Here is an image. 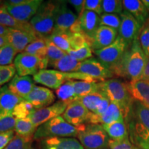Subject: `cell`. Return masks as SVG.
Returning <instances> with one entry per match:
<instances>
[{
  "mask_svg": "<svg viewBox=\"0 0 149 149\" xmlns=\"http://www.w3.org/2000/svg\"><path fill=\"white\" fill-rule=\"evenodd\" d=\"M8 88V85L0 88V113H13L17 105L24 101Z\"/></svg>",
  "mask_w": 149,
  "mask_h": 149,
  "instance_id": "cb8c5ba5",
  "label": "cell"
},
{
  "mask_svg": "<svg viewBox=\"0 0 149 149\" xmlns=\"http://www.w3.org/2000/svg\"><path fill=\"white\" fill-rule=\"evenodd\" d=\"M77 19L78 17L68 8L66 1H57L53 32H68Z\"/></svg>",
  "mask_w": 149,
  "mask_h": 149,
  "instance_id": "5bb4252c",
  "label": "cell"
},
{
  "mask_svg": "<svg viewBox=\"0 0 149 149\" xmlns=\"http://www.w3.org/2000/svg\"><path fill=\"white\" fill-rule=\"evenodd\" d=\"M123 3L120 0H103L102 10L104 13L121 14L123 12Z\"/></svg>",
  "mask_w": 149,
  "mask_h": 149,
  "instance_id": "60d3db41",
  "label": "cell"
},
{
  "mask_svg": "<svg viewBox=\"0 0 149 149\" xmlns=\"http://www.w3.org/2000/svg\"><path fill=\"white\" fill-rule=\"evenodd\" d=\"M24 100L32 104L35 110H37L51 106L55 100V96L50 89L35 86Z\"/></svg>",
  "mask_w": 149,
  "mask_h": 149,
  "instance_id": "d6986e66",
  "label": "cell"
},
{
  "mask_svg": "<svg viewBox=\"0 0 149 149\" xmlns=\"http://www.w3.org/2000/svg\"><path fill=\"white\" fill-rule=\"evenodd\" d=\"M16 69L14 64L0 66V86L9 82L15 75Z\"/></svg>",
  "mask_w": 149,
  "mask_h": 149,
  "instance_id": "b9f144b4",
  "label": "cell"
},
{
  "mask_svg": "<svg viewBox=\"0 0 149 149\" xmlns=\"http://www.w3.org/2000/svg\"><path fill=\"white\" fill-rule=\"evenodd\" d=\"M35 111V109L32 104L24 100L16 106L12 114L16 119H25Z\"/></svg>",
  "mask_w": 149,
  "mask_h": 149,
  "instance_id": "e575fe53",
  "label": "cell"
},
{
  "mask_svg": "<svg viewBox=\"0 0 149 149\" xmlns=\"http://www.w3.org/2000/svg\"><path fill=\"white\" fill-rule=\"evenodd\" d=\"M103 149H108V148H103Z\"/></svg>",
  "mask_w": 149,
  "mask_h": 149,
  "instance_id": "91938a15",
  "label": "cell"
},
{
  "mask_svg": "<svg viewBox=\"0 0 149 149\" xmlns=\"http://www.w3.org/2000/svg\"><path fill=\"white\" fill-rule=\"evenodd\" d=\"M91 115V112L76 100L68 104L61 116L68 124L79 126L88 122Z\"/></svg>",
  "mask_w": 149,
  "mask_h": 149,
  "instance_id": "ac0fdd59",
  "label": "cell"
},
{
  "mask_svg": "<svg viewBox=\"0 0 149 149\" xmlns=\"http://www.w3.org/2000/svg\"><path fill=\"white\" fill-rule=\"evenodd\" d=\"M120 24V16L117 14L103 13L100 16V26L111 28L118 31Z\"/></svg>",
  "mask_w": 149,
  "mask_h": 149,
  "instance_id": "d590c367",
  "label": "cell"
},
{
  "mask_svg": "<svg viewBox=\"0 0 149 149\" xmlns=\"http://www.w3.org/2000/svg\"><path fill=\"white\" fill-rule=\"evenodd\" d=\"M100 91L103 93L111 102L122 110L124 118L128 116L133 99L128 91L126 84L120 79H109L98 83Z\"/></svg>",
  "mask_w": 149,
  "mask_h": 149,
  "instance_id": "7a4b0ae2",
  "label": "cell"
},
{
  "mask_svg": "<svg viewBox=\"0 0 149 149\" xmlns=\"http://www.w3.org/2000/svg\"><path fill=\"white\" fill-rule=\"evenodd\" d=\"M132 139L142 149H149V109L136 102L131 126Z\"/></svg>",
  "mask_w": 149,
  "mask_h": 149,
  "instance_id": "277c9868",
  "label": "cell"
},
{
  "mask_svg": "<svg viewBox=\"0 0 149 149\" xmlns=\"http://www.w3.org/2000/svg\"><path fill=\"white\" fill-rule=\"evenodd\" d=\"M88 76L97 81H103L113 76L110 68L99 60L98 59L90 58L81 61L77 71Z\"/></svg>",
  "mask_w": 149,
  "mask_h": 149,
  "instance_id": "30bf717a",
  "label": "cell"
},
{
  "mask_svg": "<svg viewBox=\"0 0 149 149\" xmlns=\"http://www.w3.org/2000/svg\"><path fill=\"white\" fill-rule=\"evenodd\" d=\"M124 10L135 17L142 26L148 17V10L141 0H124L122 1Z\"/></svg>",
  "mask_w": 149,
  "mask_h": 149,
  "instance_id": "484cf974",
  "label": "cell"
},
{
  "mask_svg": "<svg viewBox=\"0 0 149 149\" xmlns=\"http://www.w3.org/2000/svg\"><path fill=\"white\" fill-rule=\"evenodd\" d=\"M68 54L73 57L76 60L79 62L86 60L92 57V48L89 46L88 44H86L82 48L77 51H70Z\"/></svg>",
  "mask_w": 149,
  "mask_h": 149,
  "instance_id": "7bdbcfd3",
  "label": "cell"
},
{
  "mask_svg": "<svg viewBox=\"0 0 149 149\" xmlns=\"http://www.w3.org/2000/svg\"><path fill=\"white\" fill-rule=\"evenodd\" d=\"M69 42L71 51H77L87 43L84 35L81 33H71L70 32Z\"/></svg>",
  "mask_w": 149,
  "mask_h": 149,
  "instance_id": "ee69618b",
  "label": "cell"
},
{
  "mask_svg": "<svg viewBox=\"0 0 149 149\" xmlns=\"http://www.w3.org/2000/svg\"><path fill=\"white\" fill-rule=\"evenodd\" d=\"M141 1H142L143 3H144L145 6L146 7V8L148 9L149 12V0H141Z\"/></svg>",
  "mask_w": 149,
  "mask_h": 149,
  "instance_id": "9f6ffc18",
  "label": "cell"
},
{
  "mask_svg": "<svg viewBox=\"0 0 149 149\" xmlns=\"http://www.w3.org/2000/svg\"><path fill=\"white\" fill-rule=\"evenodd\" d=\"M56 95L60 101L69 104L77 100L72 84V80H69L61 85L55 91Z\"/></svg>",
  "mask_w": 149,
  "mask_h": 149,
  "instance_id": "d6a6232c",
  "label": "cell"
},
{
  "mask_svg": "<svg viewBox=\"0 0 149 149\" xmlns=\"http://www.w3.org/2000/svg\"><path fill=\"white\" fill-rule=\"evenodd\" d=\"M24 149H35V148L32 146V144H31V141H29V142H28L27 144H26L25 148Z\"/></svg>",
  "mask_w": 149,
  "mask_h": 149,
  "instance_id": "11a10c76",
  "label": "cell"
},
{
  "mask_svg": "<svg viewBox=\"0 0 149 149\" xmlns=\"http://www.w3.org/2000/svg\"><path fill=\"white\" fill-rule=\"evenodd\" d=\"M105 97V95L103 93L98 91L77 99V101L82 104L85 108H86L89 111L94 113L99 105Z\"/></svg>",
  "mask_w": 149,
  "mask_h": 149,
  "instance_id": "4dcf8cb0",
  "label": "cell"
},
{
  "mask_svg": "<svg viewBox=\"0 0 149 149\" xmlns=\"http://www.w3.org/2000/svg\"><path fill=\"white\" fill-rule=\"evenodd\" d=\"M56 2L44 1L30 21L31 26L40 36L48 37L53 33L55 23Z\"/></svg>",
  "mask_w": 149,
  "mask_h": 149,
  "instance_id": "5b68a950",
  "label": "cell"
},
{
  "mask_svg": "<svg viewBox=\"0 0 149 149\" xmlns=\"http://www.w3.org/2000/svg\"><path fill=\"white\" fill-rule=\"evenodd\" d=\"M8 44V41H7L6 37L5 36H0V48L2 46Z\"/></svg>",
  "mask_w": 149,
  "mask_h": 149,
  "instance_id": "db71d44e",
  "label": "cell"
},
{
  "mask_svg": "<svg viewBox=\"0 0 149 149\" xmlns=\"http://www.w3.org/2000/svg\"><path fill=\"white\" fill-rule=\"evenodd\" d=\"M79 61L76 60L73 57L67 54L59 60L48 64L50 66L63 72H75L80 64Z\"/></svg>",
  "mask_w": 149,
  "mask_h": 149,
  "instance_id": "83f0119b",
  "label": "cell"
},
{
  "mask_svg": "<svg viewBox=\"0 0 149 149\" xmlns=\"http://www.w3.org/2000/svg\"><path fill=\"white\" fill-rule=\"evenodd\" d=\"M126 84L133 100L139 102L149 109V81L139 79Z\"/></svg>",
  "mask_w": 149,
  "mask_h": 149,
  "instance_id": "44dd1931",
  "label": "cell"
},
{
  "mask_svg": "<svg viewBox=\"0 0 149 149\" xmlns=\"http://www.w3.org/2000/svg\"><path fill=\"white\" fill-rule=\"evenodd\" d=\"M48 63L47 58L41 59L25 53L19 54L14 61L16 72L19 76H34L40 70L46 69Z\"/></svg>",
  "mask_w": 149,
  "mask_h": 149,
  "instance_id": "52a82bcc",
  "label": "cell"
},
{
  "mask_svg": "<svg viewBox=\"0 0 149 149\" xmlns=\"http://www.w3.org/2000/svg\"><path fill=\"white\" fill-rule=\"evenodd\" d=\"M138 40L145 55L149 58V18L143 24L139 31Z\"/></svg>",
  "mask_w": 149,
  "mask_h": 149,
  "instance_id": "f35d334b",
  "label": "cell"
},
{
  "mask_svg": "<svg viewBox=\"0 0 149 149\" xmlns=\"http://www.w3.org/2000/svg\"><path fill=\"white\" fill-rule=\"evenodd\" d=\"M29 141H31V138L16 135L4 149H24L26 144Z\"/></svg>",
  "mask_w": 149,
  "mask_h": 149,
  "instance_id": "f6af8a7d",
  "label": "cell"
},
{
  "mask_svg": "<svg viewBox=\"0 0 149 149\" xmlns=\"http://www.w3.org/2000/svg\"><path fill=\"white\" fill-rule=\"evenodd\" d=\"M72 84L77 99L100 91L98 83L96 82L72 80Z\"/></svg>",
  "mask_w": 149,
  "mask_h": 149,
  "instance_id": "f546056e",
  "label": "cell"
},
{
  "mask_svg": "<svg viewBox=\"0 0 149 149\" xmlns=\"http://www.w3.org/2000/svg\"><path fill=\"white\" fill-rule=\"evenodd\" d=\"M147 61L148 57L143 51L137 37L111 70L113 74L130 81L137 80L142 75Z\"/></svg>",
  "mask_w": 149,
  "mask_h": 149,
  "instance_id": "6da1fadb",
  "label": "cell"
},
{
  "mask_svg": "<svg viewBox=\"0 0 149 149\" xmlns=\"http://www.w3.org/2000/svg\"><path fill=\"white\" fill-rule=\"evenodd\" d=\"M109 147L110 149H133L134 146H133L131 143L128 139L127 138L123 139V140L117 141L111 139L109 141Z\"/></svg>",
  "mask_w": 149,
  "mask_h": 149,
  "instance_id": "7dc6e473",
  "label": "cell"
},
{
  "mask_svg": "<svg viewBox=\"0 0 149 149\" xmlns=\"http://www.w3.org/2000/svg\"><path fill=\"white\" fill-rule=\"evenodd\" d=\"M46 46H47V58L49 63L59 60L68 54L66 52L57 47L48 37H46Z\"/></svg>",
  "mask_w": 149,
  "mask_h": 149,
  "instance_id": "8d00e7d4",
  "label": "cell"
},
{
  "mask_svg": "<svg viewBox=\"0 0 149 149\" xmlns=\"http://www.w3.org/2000/svg\"><path fill=\"white\" fill-rule=\"evenodd\" d=\"M128 46H129L118 36L116 40L111 45L94 51V53L102 64L111 69L122 58Z\"/></svg>",
  "mask_w": 149,
  "mask_h": 149,
  "instance_id": "ba28073f",
  "label": "cell"
},
{
  "mask_svg": "<svg viewBox=\"0 0 149 149\" xmlns=\"http://www.w3.org/2000/svg\"><path fill=\"white\" fill-rule=\"evenodd\" d=\"M8 31V28L0 25V36H5Z\"/></svg>",
  "mask_w": 149,
  "mask_h": 149,
  "instance_id": "f5cc1de1",
  "label": "cell"
},
{
  "mask_svg": "<svg viewBox=\"0 0 149 149\" xmlns=\"http://www.w3.org/2000/svg\"><path fill=\"white\" fill-rule=\"evenodd\" d=\"M133 149H142V148H138V147H134Z\"/></svg>",
  "mask_w": 149,
  "mask_h": 149,
  "instance_id": "680465c9",
  "label": "cell"
},
{
  "mask_svg": "<svg viewBox=\"0 0 149 149\" xmlns=\"http://www.w3.org/2000/svg\"><path fill=\"white\" fill-rule=\"evenodd\" d=\"M99 27L100 15L93 11L84 10L70 28V31L73 33H81L84 35L88 43V41L93 37Z\"/></svg>",
  "mask_w": 149,
  "mask_h": 149,
  "instance_id": "9c48e42d",
  "label": "cell"
},
{
  "mask_svg": "<svg viewBox=\"0 0 149 149\" xmlns=\"http://www.w3.org/2000/svg\"><path fill=\"white\" fill-rule=\"evenodd\" d=\"M3 1H0V6H2V5H3Z\"/></svg>",
  "mask_w": 149,
  "mask_h": 149,
  "instance_id": "6f0895ef",
  "label": "cell"
},
{
  "mask_svg": "<svg viewBox=\"0 0 149 149\" xmlns=\"http://www.w3.org/2000/svg\"><path fill=\"white\" fill-rule=\"evenodd\" d=\"M17 53L15 48L9 44L0 48V66L13 64Z\"/></svg>",
  "mask_w": 149,
  "mask_h": 149,
  "instance_id": "74e56055",
  "label": "cell"
},
{
  "mask_svg": "<svg viewBox=\"0 0 149 149\" xmlns=\"http://www.w3.org/2000/svg\"><path fill=\"white\" fill-rule=\"evenodd\" d=\"M70 32H53L48 38L57 47L68 53L71 51L69 42Z\"/></svg>",
  "mask_w": 149,
  "mask_h": 149,
  "instance_id": "836d02e7",
  "label": "cell"
},
{
  "mask_svg": "<svg viewBox=\"0 0 149 149\" xmlns=\"http://www.w3.org/2000/svg\"><path fill=\"white\" fill-rule=\"evenodd\" d=\"M35 82L48 88L57 90L67 81L71 80L70 72H63L57 70L43 69L33 76Z\"/></svg>",
  "mask_w": 149,
  "mask_h": 149,
  "instance_id": "7c38bea8",
  "label": "cell"
},
{
  "mask_svg": "<svg viewBox=\"0 0 149 149\" xmlns=\"http://www.w3.org/2000/svg\"><path fill=\"white\" fill-rule=\"evenodd\" d=\"M122 120H124L122 110L116 104L111 102L108 109L103 114L97 115L91 113L88 122L89 124L104 125Z\"/></svg>",
  "mask_w": 149,
  "mask_h": 149,
  "instance_id": "ffe728a7",
  "label": "cell"
},
{
  "mask_svg": "<svg viewBox=\"0 0 149 149\" xmlns=\"http://www.w3.org/2000/svg\"><path fill=\"white\" fill-rule=\"evenodd\" d=\"M37 128L34 126L29 117L25 119H17L15 132L17 135L22 137L32 138Z\"/></svg>",
  "mask_w": 149,
  "mask_h": 149,
  "instance_id": "1f68e13d",
  "label": "cell"
},
{
  "mask_svg": "<svg viewBox=\"0 0 149 149\" xmlns=\"http://www.w3.org/2000/svg\"><path fill=\"white\" fill-rule=\"evenodd\" d=\"M118 37V31L111 28L100 26L94 35L88 41V44L94 51L111 45Z\"/></svg>",
  "mask_w": 149,
  "mask_h": 149,
  "instance_id": "e0dca14e",
  "label": "cell"
},
{
  "mask_svg": "<svg viewBox=\"0 0 149 149\" xmlns=\"http://www.w3.org/2000/svg\"><path fill=\"white\" fill-rule=\"evenodd\" d=\"M42 149H84L77 139L70 137H48L41 140Z\"/></svg>",
  "mask_w": 149,
  "mask_h": 149,
  "instance_id": "603a6c76",
  "label": "cell"
},
{
  "mask_svg": "<svg viewBox=\"0 0 149 149\" xmlns=\"http://www.w3.org/2000/svg\"><path fill=\"white\" fill-rule=\"evenodd\" d=\"M15 137L14 130L6 132L0 134V149H4L6 146L9 144V142Z\"/></svg>",
  "mask_w": 149,
  "mask_h": 149,
  "instance_id": "c3c4849f",
  "label": "cell"
},
{
  "mask_svg": "<svg viewBox=\"0 0 149 149\" xmlns=\"http://www.w3.org/2000/svg\"><path fill=\"white\" fill-rule=\"evenodd\" d=\"M35 81L30 76L15 75L9 82L8 88L19 97L25 99L35 86Z\"/></svg>",
  "mask_w": 149,
  "mask_h": 149,
  "instance_id": "7402d4cb",
  "label": "cell"
},
{
  "mask_svg": "<svg viewBox=\"0 0 149 149\" xmlns=\"http://www.w3.org/2000/svg\"><path fill=\"white\" fill-rule=\"evenodd\" d=\"M23 53L36 56L41 59L47 58L46 37H40L37 38L25 48Z\"/></svg>",
  "mask_w": 149,
  "mask_h": 149,
  "instance_id": "f1b7e54d",
  "label": "cell"
},
{
  "mask_svg": "<svg viewBox=\"0 0 149 149\" xmlns=\"http://www.w3.org/2000/svg\"><path fill=\"white\" fill-rule=\"evenodd\" d=\"M17 119L12 113H0V134L13 130Z\"/></svg>",
  "mask_w": 149,
  "mask_h": 149,
  "instance_id": "ab89813d",
  "label": "cell"
},
{
  "mask_svg": "<svg viewBox=\"0 0 149 149\" xmlns=\"http://www.w3.org/2000/svg\"><path fill=\"white\" fill-rule=\"evenodd\" d=\"M6 37L8 44L13 47L17 53H22L31 43L38 37L42 36L22 30L8 28V31L6 35Z\"/></svg>",
  "mask_w": 149,
  "mask_h": 149,
  "instance_id": "2e32d148",
  "label": "cell"
},
{
  "mask_svg": "<svg viewBox=\"0 0 149 149\" xmlns=\"http://www.w3.org/2000/svg\"><path fill=\"white\" fill-rule=\"evenodd\" d=\"M68 105V104L59 100L49 107L35 110L32 114L29 115V118L37 128L52 119L63 115Z\"/></svg>",
  "mask_w": 149,
  "mask_h": 149,
  "instance_id": "8fae6325",
  "label": "cell"
},
{
  "mask_svg": "<svg viewBox=\"0 0 149 149\" xmlns=\"http://www.w3.org/2000/svg\"><path fill=\"white\" fill-rule=\"evenodd\" d=\"M0 88H1V87H0Z\"/></svg>",
  "mask_w": 149,
  "mask_h": 149,
  "instance_id": "94428289",
  "label": "cell"
},
{
  "mask_svg": "<svg viewBox=\"0 0 149 149\" xmlns=\"http://www.w3.org/2000/svg\"><path fill=\"white\" fill-rule=\"evenodd\" d=\"M0 25L7 28H10V29L22 30V31H26V32L37 34L33 29V27L31 26L30 22L18 21L17 19H16L15 18H14L9 14L3 4L0 6Z\"/></svg>",
  "mask_w": 149,
  "mask_h": 149,
  "instance_id": "d4e9b609",
  "label": "cell"
},
{
  "mask_svg": "<svg viewBox=\"0 0 149 149\" xmlns=\"http://www.w3.org/2000/svg\"><path fill=\"white\" fill-rule=\"evenodd\" d=\"M66 2H68L74 7L79 15L84 10L85 0H69Z\"/></svg>",
  "mask_w": 149,
  "mask_h": 149,
  "instance_id": "681fc988",
  "label": "cell"
},
{
  "mask_svg": "<svg viewBox=\"0 0 149 149\" xmlns=\"http://www.w3.org/2000/svg\"><path fill=\"white\" fill-rule=\"evenodd\" d=\"M77 137L81 145L86 149H103L109 147L110 138L100 124L85 125Z\"/></svg>",
  "mask_w": 149,
  "mask_h": 149,
  "instance_id": "8992f818",
  "label": "cell"
},
{
  "mask_svg": "<svg viewBox=\"0 0 149 149\" xmlns=\"http://www.w3.org/2000/svg\"><path fill=\"white\" fill-rule=\"evenodd\" d=\"M120 16L121 24L118 31V36H120L128 46H130L133 41L138 37L141 26L127 11L123 10Z\"/></svg>",
  "mask_w": 149,
  "mask_h": 149,
  "instance_id": "4fadbf2b",
  "label": "cell"
},
{
  "mask_svg": "<svg viewBox=\"0 0 149 149\" xmlns=\"http://www.w3.org/2000/svg\"><path fill=\"white\" fill-rule=\"evenodd\" d=\"M102 126L111 139L120 141L128 137V130L124 120L118 121L109 124H104Z\"/></svg>",
  "mask_w": 149,
  "mask_h": 149,
  "instance_id": "4316f807",
  "label": "cell"
},
{
  "mask_svg": "<svg viewBox=\"0 0 149 149\" xmlns=\"http://www.w3.org/2000/svg\"><path fill=\"white\" fill-rule=\"evenodd\" d=\"M84 10L93 11L98 15L103 14L102 0H85Z\"/></svg>",
  "mask_w": 149,
  "mask_h": 149,
  "instance_id": "bcb514c9",
  "label": "cell"
},
{
  "mask_svg": "<svg viewBox=\"0 0 149 149\" xmlns=\"http://www.w3.org/2000/svg\"><path fill=\"white\" fill-rule=\"evenodd\" d=\"M140 79L149 81V58H148V61H147L146 67H145L144 72H143Z\"/></svg>",
  "mask_w": 149,
  "mask_h": 149,
  "instance_id": "816d5d0a",
  "label": "cell"
},
{
  "mask_svg": "<svg viewBox=\"0 0 149 149\" xmlns=\"http://www.w3.org/2000/svg\"><path fill=\"white\" fill-rule=\"evenodd\" d=\"M43 2L44 1L42 0H28L26 3L19 6L3 4L9 14L18 21L30 22L29 21L35 16Z\"/></svg>",
  "mask_w": 149,
  "mask_h": 149,
  "instance_id": "9a60e30c",
  "label": "cell"
},
{
  "mask_svg": "<svg viewBox=\"0 0 149 149\" xmlns=\"http://www.w3.org/2000/svg\"><path fill=\"white\" fill-rule=\"evenodd\" d=\"M110 104H111V101H110L109 99L106 97L102 100V102L100 103V105H99V107H97V109L95 112L93 114L97 115L103 114L104 112L108 109Z\"/></svg>",
  "mask_w": 149,
  "mask_h": 149,
  "instance_id": "f907efd6",
  "label": "cell"
},
{
  "mask_svg": "<svg viewBox=\"0 0 149 149\" xmlns=\"http://www.w3.org/2000/svg\"><path fill=\"white\" fill-rule=\"evenodd\" d=\"M85 124L74 126L68 124L62 116L52 119L39 126L34 134L35 139H43L48 137H68L77 136L83 130Z\"/></svg>",
  "mask_w": 149,
  "mask_h": 149,
  "instance_id": "3957f363",
  "label": "cell"
}]
</instances>
